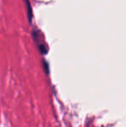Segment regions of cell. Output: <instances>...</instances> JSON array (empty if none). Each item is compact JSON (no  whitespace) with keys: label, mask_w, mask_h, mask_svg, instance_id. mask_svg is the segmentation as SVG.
<instances>
[{"label":"cell","mask_w":126,"mask_h":127,"mask_svg":"<svg viewBox=\"0 0 126 127\" xmlns=\"http://www.w3.org/2000/svg\"><path fill=\"white\" fill-rule=\"evenodd\" d=\"M24 1H25L26 7H27L28 17H29V22H31V19H32V10H31L30 4H29V0H24Z\"/></svg>","instance_id":"1"}]
</instances>
